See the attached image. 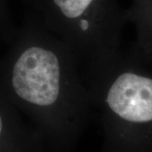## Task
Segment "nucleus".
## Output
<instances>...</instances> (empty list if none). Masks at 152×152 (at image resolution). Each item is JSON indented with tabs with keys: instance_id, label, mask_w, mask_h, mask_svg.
Segmentation results:
<instances>
[{
	"instance_id": "nucleus-3",
	"label": "nucleus",
	"mask_w": 152,
	"mask_h": 152,
	"mask_svg": "<svg viewBox=\"0 0 152 152\" xmlns=\"http://www.w3.org/2000/svg\"><path fill=\"white\" fill-rule=\"evenodd\" d=\"M26 13L75 53L82 69L122 52L127 11L117 0H24Z\"/></svg>"
},
{
	"instance_id": "nucleus-1",
	"label": "nucleus",
	"mask_w": 152,
	"mask_h": 152,
	"mask_svg": "<svg viewBox=\"0 0 152 152\" xmlns=\"http://www.w3.org/2000/svg\"><path fill=\"white\" fill-rule=\"evenodd\" d=\"M0 68V94L56 146L75 140L92 113L82 66L72 49L26 14Z\"/></svg>"
},
{
	"instance_id": "nucleus-2",
	"label": "nucleus",
	"mask_w": 152,
	"mask_h": 152,
	"mask_svg": "<svg viewBox=\"0 0 152 152\" xmlns=\"http://www.w3.org/2000/svg\"><path fill=\"white\" fill-rule=\"evenodd\" d=\"M93 108L102 114L111 148L135 146L152 135V65L121 52L82 69Z\"/></svg>"
},
{
	"instance_id": "nucleus-4",
	"label": "nucleus",
	"mask_w": 152,
	"mask_h": 152,
	"mask_svg": "<svg viewBox=\"0 0 152 152\" xmlns=\"http://www.w3.org/2000/svg\"><path fill=\"white\" fill-rule=\"evenodd\" d=\"M0 152H40V134L26 129L15 107L0 94Z\"/></svg>"
},
{
	"instance_id": "nucleus-5",
	"label": "nucleus",
	"mask_w": 152,
	"mask_h": 152,
	"mask_svg": "<svg viewBox=\"0 0 152 152\" xmlns=\"http://www.w3.org/2000/svg\"><path fill=\"white\" fill-rule=\"evenodd\" d=\"M4 0H0V11L4 10Z\"/></svg>"
}]
</instances>
